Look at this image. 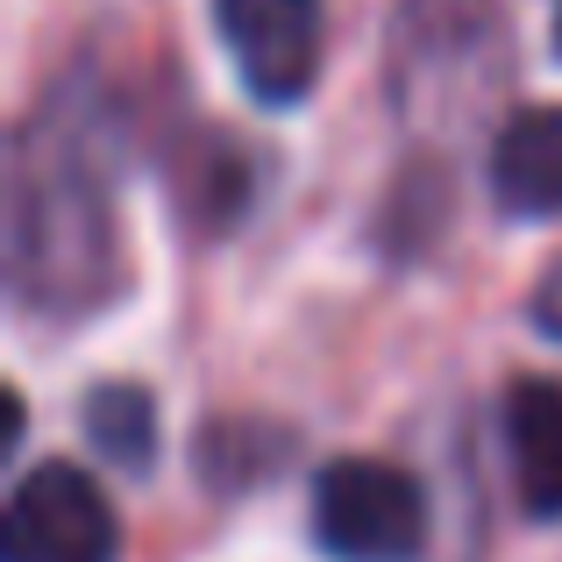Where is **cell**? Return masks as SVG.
Returning <instances> with one entry per match:
<instances>
[{"label":"cell","instance_id":"6da1fadb","mask_svg":"<svg viewBox=\"0 0 562 562\" xmlns=\"http://www.w3.org/2000/svg\"><path fill=\"white\" fill-rule=\"evenodd\" d=\"M14 285L36 306H93L108 292L114 271V228L100 186L79 171L71 150H36L22 143V165H14Z\"/></svg>","mask_w":562,"mask_h":562},{"label":"cell","instance_id":"7a4b0ae2","mask_svg":"<svg viewBox=\"0 0 562 562\" xmlns=\"http://www.w3.org/2000/svg\"><path fill=\"white\" fill-rule=\"evenodd\" d=\"M314 541L335 562H413L427 549V492L398 463L342 456L314 477Z\"/></svg>","mask_w":562,"mask_h":562},{"label":"cell","instance_id":"3957f363","mask_svg":"<svg viewBox=\"0 0 562 562\" xmlns=\"http://www.w3.org/2000/svg\"><path fill=\"white\" fill-rule=\"evenodd\" d=\"M122 527L79 463H36L8 498V562H114Z\"/></svg>","mask_w":562,"mask_h":562},{"label":"cell","instance_id":"277c9868","mask_svg":"<svg viewBox=\"0 0 562 562\" xmlns=\"http://www.w3.org/2000/svg\"><path fill=\"white\" fill-rule=\"evenodd\" d=\"M214 29L235 57V79L263 108H292L321 79V0H214Z\"/></svg>","mask_w":562,"mask_h":562},{"label":"cell","instance_id":"5b68a950","mask_svg":"<svg viewBox=\"0 0 562 562\" xmlns=\"http://www.w3.org/2000/svg\"><path fill=\"white\" fill-rule=\"evenodd\" d=\"M506 449H513V492H520V506L535 520H562V384L555 378H513Z\"/></svg>","mask_w":562,"mask_h":562},{"label":"cell","instance_id":"8992f818","mask_svg":"<svg viewBox=\"0 0 562 562\" xmlns=\"http://www.w3.org/2000/svg\"><path fill=\"white\" fill-rule=\"evenodd\" d=\"M492 192L506 214H562V108H520L492 143Z\"/></svg>","mask_w":562,"mask_h":562},{"label":"cell","instance_id":"52a82bcc","mask_svg":"<svg viewBox=\"0 0 562 562\" xmlns=\"http://www.w3.org/2000/svg\"><path fill=\"white\" fill-rule=\"evenodd\" d=\"M86 441L122 470H150V449H157L150 392H136V384H100V392L86 398Z\"/></svg>","mask_w":562,"mask_h":562},{"label":"cell","instance_id":"ba28073f","mask_svg":"<svg viewBox=\"0 0 562 562\" xmlns=\"http://www.w3.org/2000/svg\"><path fill=\"white\" fill-rule=\"evenodd\" d=\"M541 314H549V321H555V328H562V271H555V285H549V300H541Z\"/></svg>","mask_w":562,"mask_h":562},{"label":"cell","instance_id":"9c48e42d","mask_svg":"<svg viewBox=\"0 0 562 562\" xmlns=\"http://www.w3.org/2000/svg\"><path fill=\"white\" fill-rule=\"evenodd\" d=\"M555 50H562V8H555Z\"/></svg>","mask_w":562,"mask_h":562}]
</instances>
